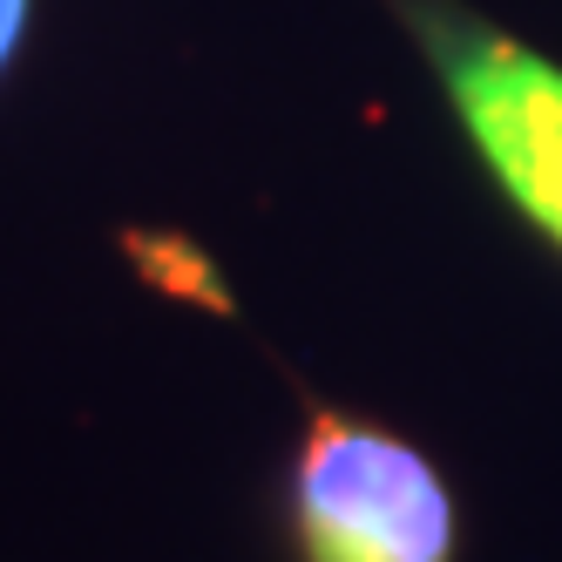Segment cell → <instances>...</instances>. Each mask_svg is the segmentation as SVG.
Segmentation results:
<instances>
[{
	"mask_svg": "<svg viewBox=\"0 0 562 562\" xmlns=\"http://www.w3.org/2000/svg\"><path fill=\"white\" fill-rule=\"evenodd\" d=\"M481 170L562 258V68L461 0H393Z\"/></svg>",
	"mask_w": 562,
	"mask_h": 562,
	"instance_id": "cell-2",
	"label": "cell"
},
{
	"mask_svg": "<svg viewBox=\"0 0 562 562\" xmlns=\"http://www.w3.org/2000/svg\"><path fill=\"white\" fill-rule=\"evenodd\" d=\"M27 27H34V0H0V75L21 61Z\"/></svg>",
	"mask_w": 562,
	"mask_h": 562,
	"instance_id": "cell-3",
	"label": "cell"
},
{
	"mask_svg": "<svg viewBox=\"0 0 562 562\" xmlns=\"http://www.w3.org/2000/svg\"><path fill=\"white\" fill-rule=\"evenodd\" d=\"M292 549L299 562H454V488L393 427L312 400L292 454Z\"/></svg>",
	"mask_w": 562,
	"mask_h": 562,
	"instance_id": "cell-1",
	"label": "cell"
}]
</instances>
